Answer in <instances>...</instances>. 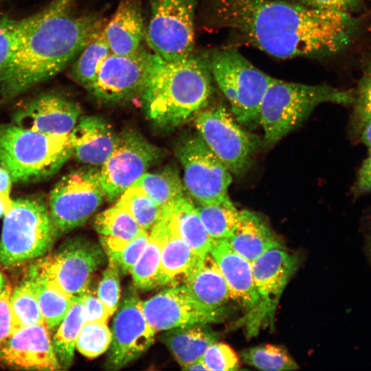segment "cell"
Segmentation results:
<instances>
[{"mask_svg": "<svg viewBox=\"0 0 371 371\" xmlns=\"http://www.w3.org/2000/svg\"><path fill=\"white\" fill-rule=\"evenodd\" d=\"M163 240L164 227L159 218L149 232L148 241L131 271L137 289L148 291L157 286Z\"/></svg>", "mask_w": 371, "mask_h": 371, "instance_id": "31", "label": "cell"}, {"mask_svg": "<svg viewBox=\"0 0 371 371\" xmlns=\"http://www.w3.org/2000/svg\"><path fill=\"white\" fill-rule=\"evenodd\" d=\"M162 157L159 148L133 129L117 135L114 148L100 168L105 198L116 201Z\"/></svg>", "mask_w": 371, "mask_h": 371, "instance_id": "12", "label": "cell"}, {"mask_svg": "<svg viewBox=\"0 0 371 371\" xmlns=\"http://www.w3.org/2000/svg\"><path fill=\"white\" fill-rule=\"evenodd\" d=\"M354 103L357 113L371 115V56L364 67L355 92Z\"/></svg>", "mask_w": 371, "mask_h": 371, "instance_id": "43", "label": "cell"}, {"mask_svg": "<svg viewBox=\"0 0 371 371\" xmlns=\"http://www.w3.org/2000/svg\"><path fill=\"white\" fill-rule=\"evenodd\" d=\"M10 307L15 331L25 326L45 324L34 291L28 279L23 281L12 292Z\"/></svg>", "mask_w": 371, "mask_h": 371, "instance_id": "35", "label": "cell"}, {"mask_svg": "<svg viewBox=\"0 0 371 371\" xmlns=\"http://www.w3.org/2000/svg\"><path fill=\"white\" fill-rule=\"evenodd\" d=\"M81 111L76 102L56 93H43L21 105L13 115V124L47 135H69Z\"/></svg>", "mask_w": 371, "mask_h": 371, "instance_id": "18", "label": "cell"}, {"mask_svg": "<svg viewBox=\"0 0 371 371\" xmlns=\"http://www.w3.org/2000/svg\"><path fill=\"white\" fill-rule=\"evenodd\" d=\"M104 24L103 21L95 30L71 67V78L87 89L95 81L104 59L112 53L104 35Z\"/></svg>", "mask_w": 371, "mask_h": 371, "instance_id": "30", "label": "cell"}, {"mask_svg": "<svg viewBox=\"0 0 371 371\" xmlns=\"http://www.w3.org/2000/svg\"><path fill=\"white\" fill-rule=\"evenodd\" d=\"M186 370H209L201 358L183 368Z\"/></svg>", "mask_w": 371, "mask_h": 371, "instance_id": "51", "label": "cell"}, {"mask_svg": "<svg viewBox=\"0 0 371 371\" xmlns=\"http://www.w3.org/2000/svg\"><path fill=\"white\" fill-rule=\"evenodd\" d=\"M181 237L199 257L210 253L214 240L206 231L195 205L185 194L166 205Z\"/></svg>", "mask_w": 371, "mask_h": 371, "instance_id": "29", "label": "cell"}, {"mask_svg": "<svg viewBox=\"0 0 371 371\" xmlns=\"http://www.w3.org/2000/svg\"><path fill=\"white\" fill-rule=\"evenodd\" d=\"M57 236L49 208L38 196L12 200L4 216L0 240V263L5 267L42 257Z\"/></svg>", "mask_w": 371, "mask_h": 371, "instance_id": "7", "label": "cell"}, {"mask_svg": "<svg viewBox=\"0 0 371 371\" xmlns=\"http://www.w3.org/2000/svg\"><path fill=\"white\" fill-rule=\"evenodd\" d=\"M33 18L34 14L20 19L5 16L0 17V71L17 47Z\"/></svg>", "mask_w": 371, "mask_h": 371, "instance_id": "39", "label": "cell"}, {"mask_svg": "<svg viewBox=\"0 0 371 371\" xmlns=\"http://www.w3.org/2000/svg\"><path fill=\"white\" fill-rule=\"evenodd\" d=\"M243 361L258 369L268 371L293 370L298 366L289 352L280 346L262 344L241 352Z\"/></svg>", "mask_w": 371, "mask_h": 371, "instance_id": "37", "label": "cell"}, {"mask_svg": "<svg viewBox=\"0 0 371 371\" xmlns=\"http://www.w3.org/2000/svg\"><path fill=\"white\" fill-rule=\"evenodd\" d=\"M214 85L203 55L193 52L182 58L166 60L153 54L140 95L153 123L173 128L195 117L207 106Z\"/></svg>", "mask_w": 371, "mask_h": 371, "instance_id": "3", "label": "cell"}, {"mask_svg": "<svg viewBox=\"0 0 371 371\" xmlns=\"http://www.w3.org/2000/svg\"><path fill=\"white\" fill-rule=\"evenodd\" d=\"M153 53L142 47L137 52L111 53L103 61L96 78L87 89L97 99L109 103L140 95L148 76Z\"/></svg>", "mask_w": 371, "mask_h": 371, "instance_id": "15", "label": "cell"}, {"mask_svg": "<svg viewBox=\"0 0 371 371\" xmlns=\"http://www.w3.org/2000/svg\"><path fill=\"white\" fill-rule=\"evenodd\" d=\"M27 279L34 291L46 326L49 332L55 330L67 314L76 297L64 292L34 263L30 266Z\"/></svg>", "mask_w": 371, "mask_h": 371, "instance_id": "27", "label": "cell"}, {"mask_svg": "<svg viewBox=\"0 0 371 371\" xmlns=\"http://www.w3.org/2000/svg\"><path fill=\"white\" fill-rule=\"evenodd\" d=\"M1 1V0H0V1Z\"/></svg>", "mask_w": 371, "mask_h": 371, "instance_id": "53", "label": "cell"}, {"mask_svg": "<svg viewBox=\"0 0 371 371\" xmlns=\"http://www.w3.org/2000/svg\"><path fill=\"white\" fill-rule=\"evenodd\" d=\"M209 370H236L239 369V359L227 344L216 341L210 345L201 357Z\"/></svg>", "mask_w": 371, "mask_h": 371, "instance_id": "41", "label": "cell"}, {"mask_svg": "<svg viewBox=\"0 0 371 371\" xmlns=\"http://www.w3.org/2000/svg\"><path fill=\"white\" fill-rule=\"evenodd\" d=\"M0 363L26 370L61 368L45 324L25 326L15 331L0 346Z\"/></svg>", "mask_w": 371, "mask_h": 371, "instance_id": "19", "label": "cell"}, {"mask_svg": "<svg viewBox=\"0 0 371 371\" xmlns=\"http://www.w3.org/2000/svg\"><path fill=\"white\" fill-rule=\"evenodd\" d=\"M111 339L112 333L106 322H85L76 348L86 357L93 359L108 350Z\"/></svg>", "mask_w": 371, "mask_h": 371, "instance_id": "38", "label": "cell"}, {"mask_svg": "<svg viewBox=\"0 0 371 371\" xmlns=\"http://www.w3.org/2000/svg\"><path fill=\"white\" fill-rule=\"evenodd\" d=\"M120 270L117 265L109 260L99 282L96 295L106 306L111 315L117 309L120 300Z\"/></svg>", "mask_w": 371, "mask_h": 371, "instance_id": "40", "label": "cell"}, {"mask_svg": "<svg viewBox=\"0 0 371 371\" xmlns=\"http://www.w3.org/2000/svg\"><path fill=\"white\" fill-rule=\"evenodd\" d=\"M300 2L320 10H331L352 14L361 7L363 0H298Z\"/></svg>", "mask_w": 371, "mask_h": 371, "instance_id": "46", "label": "cell"}, {"mask_svg": "<svg viewBox=\"0 0 371 371\" xmlns=\"http://www.w3.org/2000/svg\"><path fill=\"white\" fill-rule=\"evenodd\" d=\"M142 229L149 232L161 216L163 207L157 205L139 188L131 186L116 200Z\"/></svg>", "mask_w": 371, "mask_h": 371, "instance_id": "34", "label": "cell"}, {"mask_svg": "<svg viewBox=\"0 0 371 371\" xmlns=\"http://www.w3.org/2000/svg\"><path fill=\"white\" fill-rule=\"evenodd\" d=\"M225 240L251 263L267 250L282 245L267 223L248 210L240 211L238 222Z\"/></svg>", "mask_w": 371, "mask_h": 371, "instance_id": "25", "label": "cell"}, {"mask_svg": "<svg viewBox=\"0 0 371 371\" xmlns=\"http://www.w3.org/2000/svg\"><path fill=\"white\" fill-rule=\"evenodd\" d=\"M12 180L8 172L0 166V194L10 195Z\"/></svg>", "mask_w": 371, "mask_h": 371, "instance_id": "49", "label": "cell"}, {"mask_svg": "<svg viewBox=\"0 0 371 371\" xmlns=\"http://www.w3.org/2000/svg\"><path fill=\"white\" fill-rule=\"evenodd\" d=\"M117 135L98 116H83L70 133L74 155L80 162L101 166L111 154Z\"/></svg>", "mask_w": 371, "mask_h": 371, "instance_id": "22", "label": "cell"}, {"mask_svg": "<svg viewBox=\"0 0 371 371\" xmlns=\"http://www.w3.org/2000/svg\"><path fill=\"white\" fill-rule=\"evenodd\" d=\"M94 229L106 254L121 250L143 230L116 203L96 216Z\"/></svg>", "mask_w": 371, "mask_h": 371, "instance_id": "28", "label": "cell"}, {"mask_svg": "<svg viewBox=\"0 0 371 371\" xmlns=\"http://www.w3.org/2000/svg\"><path fill=\"white\" fill-rule=\"evenodd\" d=\"M83 294L75 297L71 307L58 326L52 340L61 368H67L71 365L76 340L85 323Z\"/></svg>", "mask_w": 371, "mask_h": 371, "instance_id": "33", "label": "cell"}, {"mask_svg": "<svg viewBox=\"0 0 371 371\" xmlns=\"http://www.w3.org/2000/svg\"><path fill=\"white\" fill-rule=\"evenodd\" d=\"M355 92L327 85H308L275 78L262 102L260 124L265 142L273 145L297 128L322 103H354Z\"/></svg>", "mask_w": 371, "mask_h": 371, "instance_id": "5", "label": "cell"}, {"mask_svg": "<svg viewBox=\"0 0 371 371\" xmlns=\"http://www.w3.org/2000/svg\"><path fill=\"white\" fill-rule=\"evenodd\" d=\"M176 156L183 170V186L200 204L232 203L228 190L232 175L198 133L183 139Z\"/></svg>", "mask_w": 371, "mask_h": 371, "instance_id": "11", "label": "cell"}, {"mask_svg": "<svg viewBox=\"0 0 371 371\" xmlns=\"http://www.w3.org/2000/svg\"><path fill=\"white\" fill-rule=\"evenodd\" d=\"M10 195L0 194V218L4 216L12 207Z\"/></svg>", "mask_w": 371, "mask_h": 371, "instance_id": "50", "label": "cell"}, {"mask_svg": "<svg viewBox=\"0 0 371 371\" xmlns=\"http://www.w3.org/2000/svg\"><path fill=\"white\" fill-rule=\"evenodd\" d=\"M183 183L178 170L166 166L159 170L145 172L132 186L142 189L163 207L185 194Z\"/></svg>", "mask_w": 371, "mask_h": 371, "instance_id": "32", "label": "cell"}, {"mask_svg": "<svg viewBox=\"0 0 371 371\" xmlns=\"http://www.w3.org/2000/svg\"><path fill=\"white\" fill-rule=\"evenodd\" d=\"M74 155L69 135H52L14 124H0V165L12 182L32 183L55 175Z\"/></svg>", "mask_w": 371, "mask_h": 371, "instance_id": "4", "label": "cell"}, {"mask_svg": "<svg viewBox=\"0 0 371 371\" xmlns=\"http://www.w3.org/2000/svg\"><path fill=\"white\" fill-rule=\"evenodd\" d=\"M104 198L98 166L86 165L63 176L49 198L48 208L57 236L84 225Z\"/></svg>", "mask_w": 371, "mask_h": 371, "instance_id": "8", "label": "cell"}, {"mask_svg": "<svg viewBox=\"0 0 371 371\" xmlns=\"http://www.w3.org/2000/svg\"><path fill=\"white\" fill-rule=\"evenodd\" d=\"M199 0H150L144 39L152 52L166 60L194 52V17Z\"/></svg>", "mask_w": 371, "mask_h": 371, "instance_id": "10", "label": "cell"}, {"mask_svg": "<svg viewBox=\"0 0 371 371\" xmlns=\"http://www.w3.org/2000/svg\"><path fill=\"white\" fill-rule=\"evenodd\" d=\"M76 0H54L34 14L17 47L0 71V100L8 101L43 82L72 63L104 21L76 14Z\"/></svg>", "mask_w": 371, "mask_h": 371, "instance_id": "2", "label": "cell"}, {"mask_svg": "<svg viewBox=\"0 0 371 371\" xmlns=\"http://www.w3.org/2000/svg\"><path fill=\"white\" fill-rule=\"evenodd\" d=\"M149 238V232L142 230L133 240L120 251L106 254L124 274L131 269L141 256Z\"/></svg>", "mask_w": 371, "mask_h": 371, "instance_id": "42", "label": "cell"}, {"mask_svg": "<svg viewBox=\"0 0 371 371\" xmlns=\"http://www.w3.org/2000/svg\"><path fill=\"white\" fill-rule=\"evenodd\" d=\"M355 187L359 194L371 192V155H368L358 171Z\"/></svg>", "mask_w": 371, "mask_h": 371, "instance_id": "47", "label": "cell"}, {"mask_svg": "<svg viewBox=\"0 0 371 371\" xmlns=\"http://www.w3.org/2000/svg\"><path fill=\"white\" fill-rule=\"evenodd\" d=\"M209 6L216 27L281 59L337 54L351 44L361 27L350 14L299 1L209 0Z\"/></svg>", "mask_w": 371, "mask_h": 371, "instance_id": "1", "label": "cell"}, {"mask_svg": "<svg viewBox=\"0 0 371 371\" xmlns=\"http://www.w3.org/2000/svg\"><path fill=\"white\" fill-rule=\"evenodd\" d=\"M200 218L213 240L225 239L236 225L240 211L233 203L195 205Z\"/></svg>", "mask_w": 371, "mask_h": 371, "instance_id": "36", "label": "cell"}, {"mask_svg": "<svg viewBox=\"0 0 371 371\" xmlns=\"http://www.w3.org/2000/svg\"><path fill=\"white\" fill-rule=\"evenodd\" d=\"M361 140L371 155V115L357 113Z\"/></svg>", "mask_w": 371, "mask_h": 371, "instance_id": "48", "label": "cell"}, {"mask_svg": "<svg viewBox=\"0 0 371 371\" xmlns=\"http://www.w3.org/2000/svg\"><path fill=\"white\" fill-rule=\"evenodd\" d=\"M218 337L207 324H196L168 330L162 339L183 368L201 359Z\"/></svg>", "mask_w": 371, "mask_h": 371, "instance_id": "26", "label": "cell"}, {"mask_svg": "<svg viewBox=\"0 0 371 371\" xmlns=\"http://www.w3.org/2000/svg\"><path fill=\"white\" fill-rule=\"evenodd\" d=\"M164 240L157 286L181 284L202 258L197 256L181 237L167 207L160 218Z\"/></svg>", "mask_w": 371, "mask_h": 371, "instance_id": "21", "label": "cell"}, {"mask_svg": "<svg viewBox=\"0 0 371 371\" xmlns=\"http://www.w3.org/2000/svg\"><path fill=\"white\" fill-rule=\"evenodd\" d=\"M104 35L113 54L137 52L144 37L141 0H120L104 27Z\"/></svg>", "mask_w": 371, "mask_h": 371, "instance_id": "24", "label": "cell"}, {"mask_svg": "<svg viewBox=\"0 0 371 371\" xmlns=\"http://www.w3.org/2000/svg\"><path fill=\"white\" fill-rule=\"evenodd\" d=\"M181 284L197 303L223 316L225 305L232 300L227 282L210 253L201 259Z\"/></svg>", "mask_w": 371, "mask_h": 371, "instance_id": "23", "label": "cell"}, {"mask_svg": "<svg viewBox=\"0 0 371 371\" xmlns=\"http://www.w3.org/2000/svg\"><path fill=\"white\" fill-rule=\"evenodd\" d=\"M144 315L156 331L220 322L223 315L208 311L189 295L182 284L167 286L145 301Z\"/></svg>", "mask_w": 371, "mask_h": 371, "instance_id": "16", "label": "cell"}, {"mask_svg": "<svg viewBox=\"0 0 371 371\" xmlns=\"http://www.w3.org/2000/svg\"><path fill=\"white\" fill-rule=\"evenodd\" d=\"M112 339L105 366L123 368L143 355L153 344L156 331L148 324L135 289L128 288L112 324Z\"/></svg>", "mask_w": 371, "mask_h": 371, "instance_id": "14", "label": "cell"}, {"mask_svg": "<svg viewBox=\"0 0 371 371\" xmlns=\"http://www.w3.org/2000/svg\"><path fill=\"white\" fill-rule=\"evenodd\" d=\"M12 292L7 284L0 293V346L15 332L10 307Z\"/></svg>", "mask_w": 371, "mask_h": 371, "instance_id": "45", "label": "cell"}, {"mask_svg": "<svg viewBox=\"0 0 371 371\" xmlns=\"http://www.w3.org/2000/svg\"><path fill=\"white\" fill-rule=\"evenodd\" d=\"M210 254L227 282L232 299L239 302L246 311L247 333L254 335L264 320L251 263L238 254L225 239L214 240Z\"/></svg>", "mask_w": 371, "mask_h": 371, "instance_id": "17", "label": "cell"}, {"mask_svg": "<svg viewBox=\"0 0 371 371\" xmlns=\"http://www.w3.org/2000/svg\"><path fill=\"white\" fill-rule=\"evenodd\" d=\"M194 124L205 143L232 175L245 173L261 145L260 137L243 128L231 111L219 104L202 110Z\"/></svg>", "mask_w": 371, "mask_h": 371, "instance_id": "9", "label": "cell"}, {"mask_svg": "<svg viewBox=\"0 0 371 371\" xmlns=\"http://www.w3.org/2000/svg\"><path fill=\"white\" fill-rule=\"evenodd\" d=\"M85 322H107L112 315L104 303L89 289L83 294Z\"/></svg>", "mask_w": 371, "mask_h": 371, "instance_id": "44", "label": "cell"}, {"mask_svg": "<svg viewBox=\"0 0 371 371\" xmlns=\"http://www.w3.org/2000/svg\"><path fill=\"white\" fill-rule=\"evenodd\" d=\"M5 280L3 278V276L0 271V293L3 291L4 287H5Z\"/></svg>", "mask_w": 371, "mask_h": 371, "instance_id": "52", "label": "cell"}, {"mask_svg": "<svg viewBox=\"0 0 371 371\" xmlns=\"http://www.w3.org/2000/svg\"><path fill=\"white\" fill-rule=\"evenodd\" d=\"M105 254L102 245L76 237L34 264L64 292L77 297L88 290L93 273L106 260Z\"/></svg>", "mask_w": 371, "mask_h": 371, "instance_id": "13", "label": "cell"}, {"mask_svg": "<svg viewBox=\"0 0 371 371\" xmlns=\"http://www.w3.org/2000/svg\"><path fill=\"white\" fill-rule=\"evenodd\" d=\"M298 262L297 257L282 245L267 250L251 262L264 322L273 320L280 295L296 271Z\"/></svg>", "mask_w": 371, "mask_h": 371, "instance_id": "20", "label": "cell"}, {"mask_svg": "<svg viewBox=\"0 0 371 371\" xmlns=\"http://www.w3.org/2000/svg\"><path fill=\"white\" fill-rule=\"evenodd\" d=\"M203 55L236 121L249 128L256 127L260 124L262 100L274 78L254 66L233 47L214 49Z\"/></svg>", "mask_w": 371, "mask_h": 371, "instance_id": "6", "label": "cell"}]
</instances>
